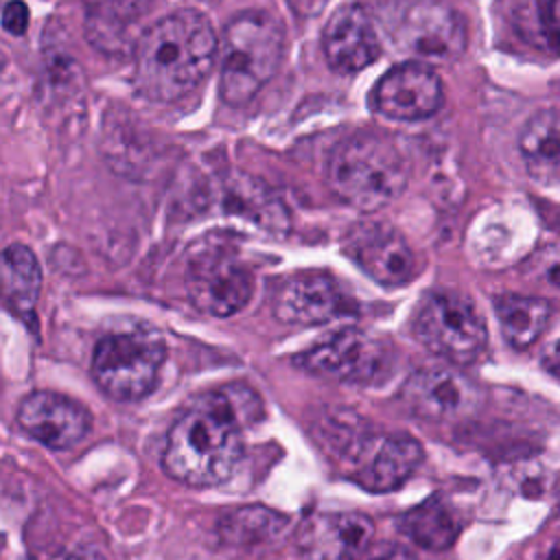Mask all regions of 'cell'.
Returning <instances> with one entry per match:
<instances>
[{
  "label": "cell",
  "mask_w": 560,
  "mask_h": 560,
  "mask_svg": "<svg viewBox=\"0 0 560 560\" xmlns=\"http://www.w3.org/2000/svg\"><path fill=\"white\" fill-rule=\"evenodd\" d=\"M494 313L503 332V339L516 348H529L547 328L551 304L540 295L503 293L494 298Z\"/></svg>",
  "instance_id": "cell-20"
},
{
  "label": "cell",
  "mask_w": 560,
  "mask_h": 560,
  "mask_svg": "<svg viewBox=\"0 0 560 560\" xmlns=\"http://www.w3.org/2000/svg\"><path fill=\"white\" fill-rule=\"evenodd\" d=\"M186 289L199 311L230 317L252 300L254 273L232 249L206 245L188 256Z\"/></svg>",
  "instance_id": "cell-8"
},
{
  "label": "cell",
  "mask_w": 560,
  "mask_h": 560,
  "mask_svg": "<svg viewBox=\"0 0 560 560\" xmlns=\"http://www.w3.org/2000/svg\"><path fill=\"white\" fill-rule=\"evenodd\" d=\"M542 365L549 374H553L556 378H560V341H556L542 357Z\"/></svg>",
  "instance_id": "cell-29"
},
{
  "label": "cell",
  "mask_w": 560,
  "mask_h": 560,
  "mask_svg": "<svg viewBox=\"0 0 560 560\" xmlns=\"http://www.w3.org/2000/svg\"><path fill=\"white\" fill-rule=\"evenodd\" d=\"M326 179L330 190L348 206L361 212H376L402 195L409 182V166L392 138L361 131L335 144Z\"/></svg>",
  "instance_id": "cell-3"
},
{
  "label": "cell",
  "mask_w": 560,
  "mask_h": 560,
  "mask_svg": "<svg viewBox=\"0 0 560 560\" xmlns=\"http://www.w3.org/2000/svg\"><path fill=\"white\" fill-rule=\"evenodd\" d=\"M144 13L142 0H103L90 11L85 33L103 50H120Z\"/></svg>",
  "instance_id": "cell-23"
},
{
  "label": "cell",
  "mask_w": 560,
  "mask_h": 560,
  "mask_svg": "<svg viewBox=\"0 0 560 560\" xmlns=\"http://www.w3.org/2000/svg\"><path fill=\"white\" fill-rule=\"evenodd\" d=\"M330 435V446L348 475L372 492L400 488L422 462V446L411 435H378L352 427Z\"/></svg>",
  "instance_id": "cell-6"
},
{
  "label": "cell",
  "mask_w": 560,
  "mask_h": 560,
  "mask_svg": "<svg viewBox=\"0 0 560 560\" xmlns=\"http://www.w3.org/2000/svg\"><path fill=\"white\" fill-rule=\"evenodd\" d=\"M2 289L7 306L18 317L33 322L42 289V271L35 254L22 243H11L2 252Z\"/></svg>",
  "instance_id": "cell-19"
},
{
  "label": "cell",
  "mask_w": 560,
  "mask_h": 560,
  "mask_svg": "<svg viewBox=\"0 0 560 560\" xmlns=\"http://www.w3.org/2000/svg\"><path fill=\"white\" fill-rule=\"evenodd\" d=\"M418 341L453 365H466L486 350L488 330L475 304L455 291L429 293L413 317Z\"/></svg>",
  "instance_id": "cell-7"
},
{
  "label": "cell",
  "mask_w": 560,
  "mask_h": 560,
  "mask_svg": "<svg viewBox=\"0 0 560 560\" xmlns=\"http://www.w3.org/2000/svg\"><path fill=\"white\" fill-rule=\"evenodd\" d=\"M276 319L298 326L326 324L354 311V302L328 273H298L287 278L273 293Z\"/></svg>",
  "instance_id": "cell-13"
},
{
  "label": "cell",
  "mask_w": 560,
  "mask_h": 560,
  "mask_svg": "<svg viewBox=\"0 0 560 560\" xmlns=\"http://www.w3.org/2000/svg\"><path fill=\"white\" fill-rule=\"evenodd\" d=\"M28 560H105V558L101 553H96L94 549H88V547H79V549L48 547V549L35 551Z\"/></svg>",
  "instance_id": "cell-27"
},
{
  "label": "cell",
  "mask_w": 560,
  "mask_h": 560,
  "mask_svg": "<svg viewBox=\"0 0 560 560\" xmlns=\"http://www.w3.org/2000/svg\"><path fill=\"white\" fill-rule=\"evenodd\" d=\"M260 411L247 385H225L188 402L166 433L162 466L186 486L223 483L243 455L241 429Z\"/></svg>",
  "instance_id": "cell-1"
},
{
  "label": "cell",
  "mask_w": 560,
  "mask_h": 560,
  "mask_svg": "<svg viewBox=\"0 0 560 560\" xmlns=\"http://www.w3.org/2000/svg\"><path fill=\"white\" fill-rule=\"evenodd\" d=\"M394 37L398 46L424 61H455L466 50V24L457 11L435 0H418L402 9Z\"/></svg>",
  "instance_id": "cell-10"
},
{
  "label": "cell",
  "mask_w": 560,
  "mask_h": 560,
  "mask_svg": "<svg viewBox=\"0 0 560 560\" xmlns=\"http://www.w3.org/2000/svg\"><path fill=\"white\" fill-rule=\"evenodd\" d=\"M523 273L540 291V298L560 302V243L538 247L525 260Z\"/></svg>",
  "instance_id": "cell-25"
},
{
  "label": "cell",
  "mask_w": 560,
  "mask_h": 560,
  "mask_svg": "<svg viewBox=\"0 0 560 560\" xmlns=\"http://www.w3.org/2000/svg\"><path fill=\"white\" fill-rule=\"evenodd\" d=\"M512 20L529 46L560 55V0H518Z\"/></svg>",
  "instance_id": "cell-24"
},
{
  "label": "cell",
  "mask_w": 560,
  "mask_h": 560,
  "mask_svg": "<svg viewBox=\"0 0 560 560\" xmlns=\"http://www.w3.org/2000/svg\"><path fill=\"white\" fill-rule=\"evenodd\" d=\"M18 424L39 444L63 451L79 444L90 427V411L57 392H33L18 407Z\"/></svg>",
  "instance_id": "cell-15"
},
{
  "label": "cell",
  "mask_w": 560,
  "mask_h": 560,
  "mask_svg": "<svg viewBox=\"0 0 560 560\" xmlns=\"http://www.w3.org/2000/svg\"><path fill=\"white\" fill-rule=\"evenodd\" d=\"M389 346L363 330H337L295 357V363L311 374L343 383H376L392 370Z\"/></svg>",
  "instance_id": "cell-9"
},
{
  "label": "cell",
  "mask_w": 560,
  "mask_h": 560,
  "mask_svg": "<svg viewBox=\"0 0 560 560\" xmlns=\"http://www.w3.org/2000/svg\"><path fill=\"white\" fill-rule=\"evenodd\" d=\"M354 560H416L413 553L396 542H372L361 556Z\"/></svg>",
  "instance_id": "cell-26"
},
{
  "label": "cell",
  "mask_w": 560,
  "mask_h": 560,
  "mask_svg": "<svg viewBox=\"0 0 560 560\" xmlns=\"http://www.w3.org/2000/svg\"><path fill=\"white\" fill-rule=\"evenodd\" d=\"M289 4L300 15H313V13H317L326 4V0H289Z\"/></svg>",
  "instance_id": "cell-30"
},
{
  "label": "cell",
  "mask_w": 560,
  "mask_h": 560,
  "mask_svg": "<svg viewBox=\"0 0 560 560\" xmlns=\"http://www.w3.org/2000/svg\"><path fill=\"white\" fill-rule=\"evenodd\" d=\"M326 61L339 74H354L381 55V39L372 15L361 4H348L332 13L322 33Z\"/></svg>",
  "instance_id": "cell-16"
},
{
  "label": "cell",
  "mask_w": 560,
  "mask_h": 560,
  "mask_svg": "<svg viewBox=\"0 0 560 560\" xmlns=\"http://www.w3.org/2000/svg\"><path fill=\"white\" fill-rule=\"evenodd\" d=\"M287 525V518L265 505H243L223 512L217 529L223 542L234 547H258L273 542Z\"/></svg>",
  "instance_id": "cell-22"
},
{
  "label": "cell",
  "mask_w": 560,
  "mask_h": 560,
  "mask_svg": "<svg viewBox=\"0 0 560 560\" xmlns=\"http://www.w3.org/2000/svg\"><path fill=\"white\" fill-rule=\"evenodd\" d=\"M346 254L383 287H402L416 276V256L389 223L363 221L346 234Z\"/></svg>",
  "instance_id": "cell-12"
},
{
  "label": "cell",
  "mask_w": 560,
  "mask_h": 560,
  "mask_svg": "<svg viewBox=\"0 0 560 560\" xmlns=\"http://www.w3.org/2000/svg\"><path fill=\"white\" fill-rule=\"evenodd\" d=\"M164 357L166 346L155 332H112L94 346L90 370L101 392L133 402L153 392Z\"/></svg>",
  "instance_id": "cell-5"
},
{
  "label": "cell",
  "mask_w": 560,
  "mask_h": 560,
  "mask_svg": "<svg viewBox=\"0 0 560 560\" xmlns=\"http://www.w3.org/2000/svg\"><path fill=\"white\" fill-rule=\"evenodd\" d=\"M374 538V523L361 512L313 514L300 532L308 560H354Z\"/></svg>",
  "instance_id": "cell-17"
},
{
  "label": "cell",
  "mask_w": 560,
  "mask_h": 560,
  "mask_svg": "<svg viewBox=\"0 0 560 560\" xmlns=\"http://www.w3.org/2000/svg\"><path fill=\"white\" fill-rule=\"evenodd\" d=\"M2 26L13 33V35H22L28 26V9L24 2L20 0H11L4 4L2 11Z\"/></svg>",
  "instance_id": "cell-28"
},
{
  "label": "cell",
  "mask_w": 560,
  "mask_h": 560,
  "mask_svg": "<svg viewBox=\"0 0 560 560\" xmlns=\"http://www.w3.org/2000/svg\"><path fill=\"white\" fill-rule=\"evenodd\" d=\"M284 28L276 15L249 9L234 15L219 42V94L228 105L249 103L278 72Z\"/></svg>",
  "instance_id": "cell-4"
},
{
  "label": "cell",
  "mask_w": 560,
  "mask_h": 560,
  "mask_svg": "<svg viewBox=\"0 0 560 560\" xmlns=\"http://www.w3.org/2000/svg\"><path fill=\"white\" fill-rule=\"evenodd\" d=\"M444 90L435 70L422 61L389 68L372 90V105L394 120H420L435 114Z\"/></svg>",
  "instance_id": "cell-14"
},
{
  "label": "cell",
  "mask_w": 560,
  "mask_h": 560,
  "mask_svg": "<svg viewBox=\"0 0 560 560\" xmlns=\"http://www.w3.org/2000/svg\"><path fill=\"white\" fill-rule=\"evenodd\" d=\"M527 173L540 182H560V109L534 114L518 136Z\"/></svg>",
  "instance_id": "cell-18"
},
{
  "label": "cell",
  "mask_w": 560,
  "mask_h": 560,
  "mask_svg": "<svg viewBox=\"0 0 560 560\" xmlns=\"http://www.w3.org/2000/svg\"><path fill=\"white\" fill-rule=\"evenodd\" d=\"M402 405L431 422L459 420L479 407V389L453 368H420L409 374L400 389Z\"/></svg>",
  "instance_id": "cell-11"
},
{
  "label": "cell",
  "mask_w": 560,
  "mask_h": 560,
  "mask_svg": "<svg viewBox=\"0 0 560 560\" xmlns=\"http://www.w3.org/2000/svg\"><path fill=\"white\" fill-rule=\"evenodd\" d=\"M558 499H560V483H558Z\"/></svg>",
  "instance_id": "cell-32"
},
{
  "label": "cell",
  "mask_w": 560,
  "mask_h": 560,
  "mask_svg": "<svg viewBox=\"0 0 560 560\" xmlns=\"http://www.w3.org/2000/svg\"><path fill=\"white\" fill-rule=\"evenodd\" d=\"M398 529L422 549L442 551L459 536V521L446 501L431 497L407 510L398 521Z\"/></svg>",
  "instance_id": "cell-21"
},
{
  "label": "cell",
  "mask_w": 560,
  "mask_h": 560,
  "mask_svg": "<svg viewBox=\"0 0 560 560\" xmlns=\"http://www.w3.org/2000/svg\"><path fill=\"white\" fill-rule=\"evenodd\" d=\"M217 52L219 39L203 13H168L136 42V88L151 101L173 103L206 79Z\"/></svg>",
  "instance_id": "cell-2"
},
{
  "label": "cell",
  "mask_w": 560,
  "mask_h": 560,
  "mask_svg": "<svg viewBox=\"0 0 560 560\" xmlns=\"http://www.w3.org/2000/svg\"><path fill=\"white\" fill-rule=\"evenodd\" d=\"M549 560H560V542L556 545V549H553V553H551Z\"/></svg>",
  "instance_id": "cell-31"
}]
</instances>
